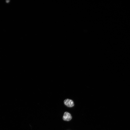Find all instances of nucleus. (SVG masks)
Wrapping results in <instances>:
<instances>
[{
  "label": "nucleus",
  "mask_w": 130,
  "mask_h": 130,
  "mask_svg": "<svg viewBox=\"0 0 130 130\" xmlns=\"http://www.w3.org/2000/svg\"><path fill=\"white\" fill-rule=\"evenodd\" d=\"M72 118V117L70 114L67 112L64 113L63 117V120L66 121H70L71 119Z\"/></svg>",
  "instance_id": "nucleus-2"
},
{
  "label": "nucleus",
  "mask_w": 130,
  "mask_h": 130,
  "mask_svg": "<svg viewBox=\"0 0 130 130\" xmlns=\"http://www.w3.org/2000/svg\"><path fill=\"white\" fill-rule=\"evenodd\" d=\"M64 103L66 106L69 107H72L74 105L73 101L69 99H67L65 100Z\"/></svg>",
  "instance_id": "nucleus-1"
},
{
  "label": "nucleus",
  "mask_w": 130,
  "mask_h": 130,
  "mask_svg": "<svg viewBox=\"0 0 130 130\" xmlns=\"http://www.w3.org/2000/svg\"><path fill=\"white\" fill-rule=\"evenodd\" d=\"M9 1H8V0H7V1H6L7 3H8L9 2Z\"/></svg>",
  "instance_id": "nucleus-3"
}]
</instances>
